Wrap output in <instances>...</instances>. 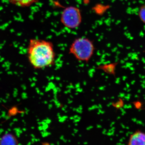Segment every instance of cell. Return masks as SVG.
Masks as SVG:
<instances>
[{"label": "cell", "instance_id": "obj_2", "mask_svg": "<svg viewBox=\"0 0 145 145\" xmlns=\"http://www.w3.org/2000/svg\"><path fill=\"white\" fill-rule=\"evenodd\" d=\"M95 50V46L92 41L85 37H80L72 42L69 52L78 61L87 63L93 57Z\"/></svg>", "mask_w": 145, "mask_h": 145}, {"label": "cell", "instance_id": "obj_7", "mask_svg": "<svg viewBox=\"0 0 145 145\" xmlns=\"http://www.w3.org/2000/svg\"><path fill=\"white\" fill-rule=\"evenodd\" d=\"M11 3L21 7H27L34 3H36L39 0H9Z\"/></svg>", "mask_w": 145, "mask_h": 145}, {"label": "cell", "instance_id": "obj_4", "mask_svg": "<svg viewBox=\"0 0 145 145\" xmlns=\"http://www.w3.org/2000/svg\"><path fill=\"white\" fill-rule=\"evenodd\" d=\"M127 145H145V132L138 130L129 136Z\"/></svg>", "mask_w": 145, "mask_h": 145}, {"label": "cell", "instance_id": "obj_1", "mask_svg": "<svg viewBox=\"0 0 145 145\" xmlns=\"http://www.w3.org/2000/svg\"><path fill=\"white\" fill-rule=\"evenodd\" d=\"M27 56L31 66L36 70H42L54 65L56 53L51 42L41 39H32L27 48Z\"/></svg>", "mask_w": 145, "mask_h": 145}, {"label": "cell", "instance_id": "obj_9", "mask_svg": "<svg viewBox=\"0 0 145 145\" xmlns=\"http://www.w3.org/2000/svg\"></svg>", "mask_w": 145, "mask_h": 145}, {"label": "cell", "instance_id": "obj_8", "mask_svg": "<svg viewBox=\"0 0 145 145\" xmlns=\"http://www.w3.org/2000/svg\"><path fill=\"white\" fill-rule=\"evenodd\" d=\"M138 16L140 20L145 24V5L140 7L138 12Z\"/></svg>", "mask_w": 145, "mask_h": 145}, {"label": "cell", "instance_id": "obj_6", "mask_svg": "<svg viewBox=\"0 0 145 145\" xmlns=\"http://www.w3.org/2000/svg\"><path fill=\"white\" fill-rule=\"evenodd\" d=\"M0 145H19L18 140L11 133H7L0 139Z\"/></svg>", "mask_w": 145, "mask_h": 145}, {"label": "cell", "instance_id": "obj_3", "mask_svg": "<svg viewBox=\"0 0 145 145\" xmlns=\"http://www.w3.org/2000/svg\"><path fill=\"white\" fill-rule=\"evenodd\" d=\"M61 21L63 25L68 28H77L82 22V16L80 10L75 7H66L61 13Z\"/></svg>", "mask_w": 145, "mask_h": 145}, {"label": "cell", "instance_id": "obj_5", "mask_svg": "<svg viewBox=\"0 0 145 145\" xmlns=\"http://www.w3.org/2000/svg\"><path fill=\"white\" fill-rule=\"evenodd\" d=\"M119 62L110 63L105 64L99 65L96 67V69L102 71L108 75H114L115 76L116 72V67L119 64Z\"/></svg>", "mask_w": 145, "mask_h": 145}]
</instances>
